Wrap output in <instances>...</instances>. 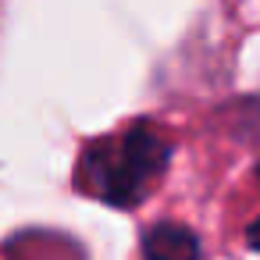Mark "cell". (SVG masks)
Returning a JSON list of instances; mask_svg holds the SVG:
<instances>
[{
  "mask_svg": "<svg viewBox=\"0 0 260 260\" xmlns=\"http://www.w3.org/2000/svg\"><path fill=\"white\" fill-rule=\"evenodd\" d=\"M171 164V143L153 121H136L125 132L96 139L79 160V189L111 203L136 207L153 192Z\"/></svg>",
  "mask_w": 260,
  "mask_h": 260,
  "instance_id": "obj_1",
  "label": "cell"
},
{
  "mask_svg": "<svg viewBox=\"0 0 260 260\" xmlns=\"http://www.w3.org/2000/svg\"><path fill=\"white\" fill-rule=\"evenodd\" d=\"M246 242H249L253 249H260V217L249 224V232H246Z\"/></svg>",
  "mask_w": 260,
  "mask_h": 260,
  "instance_id": "obj_3",
  "label": "cell"
},
{
  "mask_svg": "<svg viewBox=\"0 0 260 260\" xmlns=\"http://www.w3.org/2000/svg\"><path fill=\"white\" fill-rule=\"evenodd\" d=\"M143 256L146 260H200V239L185 224H153L143 235Z\"/></svg>",
  "mask_w": 260,
  "mask_h": 260,
  "instance_id": "obj_2",
  "label": "cell"
}]
</instances>
